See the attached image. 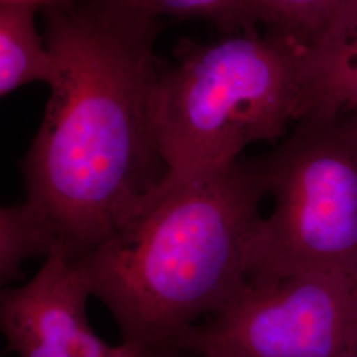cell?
I'll return each instance as SVG.
<instances>
[{
	"mask_svg": "<svg viewBox=\"0 0 357 357\" xmlns=\"http://www.w3.org/2000/svg\"><path fill=\"white\" fill-rule=\"evenodd\" d=\"M41 11L56 70L23 162L26 202L53 252L78 261L125 229L166 178L155 128L162 24L134 0Z\"/></svg>",
	"mask_w": 357,
	"mask_h": 357,
	"instance_id": "6da1fadb",
	"label": "cell"
},
{
	"mask_svg": "<svg viewBox=\"0 0 357 357\" xmlns=\"http://www.w3.org/2000/svg\"><path fill=\"white\" fill-rule=\"evenodd\" d=\"M266 190L253 162L195 175L77 262L93 296L144 357L168 355L192 326L248 283V255Z\"/></svg>",
	"mask_w": 357,
	"mask_h": 357,
	"instance_id": "7a4b0ae2",
	"label": "cell"
},
{
	"mask_svg": "<svg viewBox=\"0 0 357 357\" xmlns=\"http://www.w3.org/2000/svg\"><path fill=\"white\" fill-rule=\"evenodd\" d=\"M307 51L255 29L211 43L181 40L162 63L155 128L167 175L142 212L180 183L284 137L311 107ZM138 215V216H139Z\"/></svg>",
	"mask_w": 357,
	"mask_h": 357,
	"instance_id": "3957f363",
	"label": "cell"
},
{
	"mask_svg": "<svg viewBox=\"0 0 357 357\" xmlns=\"http://www.w3.org/2000/svg\"><path fill=\"white\" fill-rule=\"evenodd\" d=\"M274 200L248 255V282L321 271L357 281V113L310 115L255 160Z\"/></svg>",
	"mask_w": 357,
	"mask_h": 357,
	"instance_id": "277c9868",
	"label": "cell"
},
{
	"mask_svg": "<svg viewBox=\"0 0 357 357\" xmlns=\"http://www.w3.org/2000/svg\"><path fill=\"white\" fill-rule=\"evenodd\" d=\"M168 355L357 357V281L310 271L273 283L248 282L184 332Z\"/></svg>",
	"mask_w": 357,
	"mask_h": 357,
	"instance_id": "5b68a950",
	"label": "cell"
},
{
	"mask_svg": "<svg viewBox=\"0 0 357 357\" xmlns=\"http://www.w3.org/2000/svg\"><path fill=\"white\" fill-rule=\"evenodd\" d=\"M90 296L81 265L52 252L31 281L1 290L7 351L19 357H144L132 345H109L94 332L86 312Z\"/></svg>",
	"mask_w": 357,
	"mask_h": 357,
	"instance_id": "8992f818",
	"label": "cell"
},
{
	"mask_svg": "<svg viewBox=\"0 0 357 357\" xmlns=\"http://www.w3.org/2000/svg\"><path fill=\"white\" fill-rule=\"evenodd\" d=\"M307 57L312 98L306 116L357 113V0L345 1Z\"/></svg>",
	"mask_w": 357,
	"mask_h": 357,
	"instance_id": "52a82bcc",
	"label": "cell"
},
{
	"mask_svg": "<svg viewBox=\"0 0 357 357\" xmlns=\"http://www.w3.org/2000/svg\"><path fill=\"white\" fill-rule=\"evenodd\" d=\"M36 7L0 6V94L8 96L32 82L51 85L56 64L35 26Z\"/></svg>",
	"mask_w": 357,
	"mask_h": 357,
	"instance_id": "ba28073f",
	"label": "cell"
},
{
	"mask_svg": "<svg viewBox=\"0 0 357 357\" xmlns=\"http://www.w3.org/2000/svg\"><path fill=\"white\" fill-rule=\"evenodd\" d=\"M54 240L43 217L26 202L0 209V283L23 278L22 266L33 257H48Z\"/></svg>",
	"mask_w": 357,
	"mask_h": 357,
	"instance_id": "9c48e42d",
	"label": "cell"
},
{
	"mask_svg": "<svg viewBox=\"0 0 357 357\" xmlns=\"http://www.w3.org/2000/svg\"><path fill=\"white\" fill-rule=\"evenodd\" d=\"M347 0H248L257 23L310 51Z\"/></svg>",
	"mask_w": 357,
	"mask_h": 357,
	"instance_id": "30bf717a",
	"label": "cell"
},
{
	"mask_svg": "<svg viewBox=\"0 0 357 357\" xmlns=\"http://www.w3.org/2000/svg\"><path fill=\"white\" fill-rule=\"evenodd\" d=\"M155 16L204 20L228 33L255 29V13L248 0H134Z\"/></svg>",
	"mask_w": 357,
	"mask_h": 357,
	"instance_id": "8fae6325",
	"label": "cell"
},
{
	"mask_svg": "<svg viewBox=\"0 0 357 357\" xmlns=\"http://www.w3.org/2000/svg\"><path fill=\"white\" fill-rule=\"evenodd\" d=\"M73 3V0H0V6L6 4H23V6H32L38 10L45 8H61L68 7Z\"/></svg>",
	"mask_w": 357,
	"mask_h": 357,
	"instance_id": "7c38bea8",
	"label": "cell"
},
{
	"mask_svg": "<svg viewBox=\"0 0 357 357\" xmlns=\"http://www.w3.org/2000/svg\"><path fill=\"white\" fill-rule=\"evenodd\" d=\"M153 357H178V356H172V355H165V356H153Z\"/></svg>",
	"mask_w": 357,
	"mask_h": 357,
	"instance_id": "4fadbf2b",
	"label": "cell"
}]
</instances>
